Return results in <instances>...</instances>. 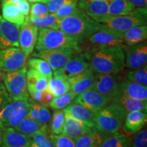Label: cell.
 <instances>
[{"instance_id": "obj_1", "label": "cell", "mask_w": 147, "mask_h": 147, "mask_svg": "<svg viewBox=\"0 0 147 147\" xmlns=\"http://www.w3.org/2000/svg\"><path fill=\"white\" fill-rule=\"evenodd\" d=\"M123 45L96 46L84 52L89 67L95 73L115 74L119 73L125 67V53Z\"/></svg>"}, {"instance_id": "obj_2", "label": "cell", "mask_w": 147, "mask_h": 147, "mask_svg": "<svg viewBox=\"0 0 147 147\" xmlns=\"http://www.w3.org/2000/svg\"><path fill=\"white\" fill-rule=\"evenodd\" d=\"M104 25L92 19L84 11L79 9L75 14L61 19L59 29L81 42L102 29Z\"/></svg>"}, {"instance_id": "obj_3", "label": "cell", "mask_w": 147, "mask_h": 147, "mask_svg": "<svg viewBox=\"0 0 147 147\" xmlns=\"http://www.w3.org/2000/svg\"><path fill=\"white\" fill-rule=\"evenodd\" d=\"M127 111L119 104L112 102L95 114L93 125L95 129L109 136L120 129Z\"/></svg>"}, {"instance_id": "obj_4", "label": "cell", "mask_w": 147, "mask_h": 147, "mask_svg": "<svg viewBox=\"0 0 147 147\" xmlns=\"http://www.w3.org/2000/svg\"><path fill=\"white\" fill-rule=\"evenodd\" d=\"M80 42L69 36L60 29L40 28L38 30L36 51L53 50L58 49H72L78 53L81 52Z\"/></svg>"}, {"instance_id": "obj_5", "label": "cell", "mask_w": 147, "mask_h": 147, "mask_svg": "<svg viewBox=\"0 0 147 147\" xmlns=\"http://www.w3.org/2000/svg\"><path fill=\"white\" fill-rule=\"evenodd\" d=\"M146 7L134 9L130 15L108 16L101 23L121 33H124L132 27L146 25Z\"/></svg>"}, {"instance_id": "obj_6", "label": "cell", "mask_w": 147, "mask_h": 147, "mask_svg": "<svg viewBox=\"0 0 147 147\" xmlns=\"http://www.w3.org/2000/svg\"><path fill=\"white\" fill-rule=\"evenodd\" d=\"M26 73V67L16 71L3 72V84L13 100H27L30 98L27 91Z\"/></svg>"}, {"instance_id": "obj_7", "label": "cell", "mask_w": 147, "mask_h": 147, "mask_svg": "<svg viewBox=\"0 0 147 147\" xmlns=\"http://www.w3.org/2000/svg\"><path fill=\"white\" fill-rule=\"evenodd\" d=\"M76 50L72 49H58L53 50L36 51L33 53L34 57L41 58L45 60L51 65L53 71L63 67L75 55L78 54Z\"/></svg>"}, {"instance_id": "obj_8", "label": "cell", "mask_w": 147, "mask_h": 147, "mask_svg": "<svg viewBox=\"0 0 147 147\" xmlns=\"http://www.w3.org/2000/svg\"><path fill=\"white\" fill-rule=\"evenodd\" d=\"M26 67V57L18 47L0 50V67L3 72L16 71Z\"/></svg>"}, {"instance_id": "obj_9", "label": "cell", "mask_w": 147, "mask_h": 147, "mask_svg": "<svg viewBox=\"0 0 147 147\" xmlns=\"http://www.w3.org/2000/svg\"><path fill=\"white\" fill-rule=\"evenodd\" d=\"M38 27L29 23L26 18L20 26L18 47L26 58L34 52L38 40Z\"/></svg>"}, {"instance_id": "obj_10", "label": "cell", "mask_w": 147, "mask_h": 147, "mask_svg": "<svg viewBox=\"0 0 147 147\" xmlns=\"http://www.w3.org/2000/svg\"><path fill=\"white\" fill-rule=\"evenodd\" d=\"M125 53V66L129 69L139 68L147 62V44L144 41L133 46L123 45Z\"/></svg>"}, {"instance_id": "obj_11", "label": "cell", "mask_w": 147, "mask_h": 147, "mask_svg": "<svg viewBox=\"0 0 147 147\" xmlns=\"http://www.w3.org/2000/svg\"><path fill=\"white\" fill-rule=\"evenodd\" d=\"M117 74L95 73L94 82L91 89L109 97L112 100L117 93L120 82Z\"/></svg>"}, {"instance_id": "obj_12", "label": "cell", "mask_w": 147, "mask_h": 147, "mask_svg": "<svg viewBox=\"0 0 147 147\" xmlns=\"http://www.w3.org/2000/svg\"><path fill=\"white\" fill-rule=\"evenodd\" d=\"M74 103L80 104L93 113H96L111 102L109 97L93 89H89L77 95Z\"/></svg>"}, {"instance_id": "obj_13", "label": "cell", "mask_w": 147, "mask_h": 147, "mask_svg": "<svg viewBox=\"0 0 147 147\" xmlns=\"http://www.w3.org/2000/svg\"><path fill=\"white\" fill-rule=\"evenodd\" d=\"M89 42L100 47L121 46L124 44L123 33L110 29L104 25L102 29L88 38Z\"/></svg>"}, {"instance_id": "obj_14", "label": "cell", "mask_w": 147, "mask_h": 147, "mask_svg": "<svg viewBox=\"0 0 147 147\" xmlns=\"http://www.w3.org/2000/svg\"><path fill=\"white\" fill-rule=\"evenodd\" d=\"M110 0H78V8L89 17L100 23L108 16Z\"/></svg>"}, {"instance_id": "obj_15", "label": "cell", "mask_w": 147, "mask_h": 147, "mask_svg": "<svg viewBox=\"0 0 147 147\" xmlns=\"http://www.w3.org/2000/svg\"><path fill=\"white\" fill-rule=\"evenodd\" d=\"M19 28L0 15V50L8 47H18Z\"/></svg>"}, {"instance_id": "obj_16", "label": "cell", "mask_w": 147, "mask_h": 147, "mask_svg": "<svg viewBox=\"0 0 147 147\" xmlns=\"http://www.w3.org/2000/svg\"><path fill=\"white\" fill-rule=\"evenodd\" d=\"M95 129V128L93 124L84 122L74 119L69 116L65 115V123L62 134L74 140Z\"/></svg>"}, {"instance_id": "obj_17", "label": "cell", "mask_w": 147, "mask_h": 147, "mask_svg": "<svg viewBox=\"0 0 147 147\" xmlns=\"http://www.w3.org/2000/svg\"><path fill=\"white\" fill-rule=\"evenodd\" d=\"M89 67V63L83 53L75 55L63 67L55 71L68 79L85 71Z\"/></svg>"}, {"instance_id": "obj_18", "label": "cell", "mask_w": 147, "mask_h": 147, "mask_svg": "<svg viewBox=\"0 0 147 147\" xmlns=\"http://www.w3.org/2000/svg\"><path fill=\"white\" fill-rule=\"evenodd\" d=\"M95 72L89 67L85 71L79 74L68 78L70 86L69 91L74 93L76 95L91 89L94 82Z\"/></svg>"}, {"instance_id": "obj_19", "label": "cell", "mask_w": 147, "mask_h": 147, "mask_svg": "<svg viewBox=\"0 0 147 147\" xmlns=\"http://www.w3.org/2000/svg\"><path fill=\"white\" fill-rule=\"evenodd\" d=\"M123 94L131 98L147 101V87L135 83L128 80H120L118 91L116 95Z\"/></svg>"}, {"instance_id": "obj_20", "label": "cell", "mask_w": 147, "mask_h": 147, "mask_svg": "<svg viewBox=\"0 0 147 147\" xmlns=\"http://www.w3.org/2000/svg\"><path fill=\"white\" fill-rule=\"evenodd\" d=\"M147 111L134 110L127 114L123 125V130L126 134H133L142 129L146 123Z\"/></svg>"}, {"instance_id": "obj_21", "label": "cell", "mask_w": 147, "mask_h": 147, "mask_svg": "<svg viewBox=\"0 0 147 147\" xmlns=\"http://www.w3.org/2000/svg\"><path fill=\"white\" fill-rule=\"evenodd\" d=\"M31 138L12 127H5L1 147H30Z\"/></svg>"}, {"instance_id": "obj_22", "label": "cell", "mask_w": 147, "mask_h": 147, "mask_svg": "<svg viewBox=\"0 0 147 147\" xmlns=\"http://www.w3.org/2000/svg\"><path fill=\"white\" fill-rule=\"evenodd\" d=\"M47 90L54 97L65 94L70 90L68 79L53 71L52 78L49 80Z\"/></svg>"}, {"instance_id": "obj_23", "label": "cell", "mask_w": 147, "mask_h": 147, "mask_svg": "<svg viewBox=\"0 0 147 147\" xmlns=\"http://www.w3.org/2000/svg\"><path fill=\"white\" fill-rule=\"evenodd\" d=\"M27 91H44L47 89L49 79L34 69L29 68L26 73Z\"/></svg>"}, {"instance_id": "obj_24", "label": "cell", "mask_w": 147, "mask_h": 147, "mask_svg": "<svg viewBox=\"0 0 147 147\" xmlns=\"http://www.w3.org/2000/svg\"><path fill=\"white\" fill-rule=\"evenodd\" d=\"M63 113L65 115L69 116L74 119L93 124V119L95 113H92L80 104L74 102L71 103L67 107L63 108Z\"/></svg>"}, {"instance_id": "obj_25", "label": "cell", "mask_w": 147, "mask_h": 147, "mask_svg": "<svg viewBox=\"0 0 147 147\" xmlns=\"http://www.w3.org/2000/svg\"><path fill=\"white\" fill-rule=\"evenodd\" d=\"M111 102L119 104L126 110L127 113L134 111V110L147 111V101H142L131 98L121 93L116 95L112 99Z\"/></svg>"}, {"instance_id": "obj_26", "label": "cell", "mask_w": 147, "mask_h": 147, "mask_svg": "<svg viewBox=\"0 0 147 147\" xmlns=\"http://www.w3.org/2000/svg\"><path fill=\"white\" fill-rule=\"evenodd\" d=\"M147 38L146 25H138L123 33V39L127 46H133L146 41Z\"/></svg>"}, {"instance_id": "obj_27", "label": "cell", "mask_w": 147, "mask_h": 147, "mask_svg": "<svg viewBox=\"0 0 147 147\" xmlns=\"http://www.w3.org/2000/svg\"><path fill=\"white\" fill-rule=\"evenodd\" d=\"M27 117L38 121L43 125H49L52 115L47 106L42 105L32 100V104Z\"/></svg>"}, {"instance_id": "obj_28", "label": "cell", "mask_w": 147, "mask_h": 147, "mask_svg": "<svg viewBox=\"0 0 147 147\" xmlns=\"http://www.w3.org/2000/svg\"><path fill=\"white\" fill-rule=\"evenodd\" d=\"M14 129L24 135L31 138L34 134L38 131H49V125H43L38 121L26 117L22 119L18 125Z\"/></svg>"}, {"instance_id": "obj_29", "label": "cell", "mask_w": 147, "mask_h": 147, "mask_svg": "<svg viewBox=\"0 0 147 147\" xmlns=\"http://www.w3.org/2000/svg\"><path fill=\"white\" fill-rule=\"evenodd\" d=\"M108 136L95 129L75 140L76 147H99Z\"/></svg>"}, {"instance_id": "obj_30", "label": "cell", "mask_w": 147, "mask_h": 147, "mask_svg": "<svg viewBox=\"0 0 147 147\" xmlns=\"http://www.w3.org/2000/svg\"><path fill=\"white\" fill-rule=\"evenodd\" d=\"M2 17L10 23L21 26L25 20V16L20 12L15 4L2 2L1 5Z\"/></svg>"}, {"instance_id": "obj_31", "label": "cell", "mask_w": 147, "mask_h": 147, "mask_svg": "<svg viewBox=\"0 0 147 147\" xmlns=\"http://www.w3.org/2000/svg\"><path fill=\"white\" fill-rule=\"evenodd\" d=\"M135 6L129 0H110L108 16L130 15Z\"/></svg>"}, {"instance_id": "obj_32", "label": "cell", "mask_w": 147, "mask_h": 147, "mask_svg": "<svg viewBox=\"0 0 147 147\" xmlns=\"http://www.w3.org/2000/svg\"><path fill=\"white\" fill-rule=\"evenodd\" d=\"M25 18L32 25L38 28H50L59 29L60 19L54 13H49L43 17H31L27 16Z\"/></svg>"}, {"instance_id": "obj_33", "label": "cell", "mask_w": 147, "mask_h": 147, "mask_svg": "<svg viewBox=\"0 0 147 147\" xmlns=\"http://www.w3.org/2000/svg\"><path fill=\"white\" fill-rule=\"evenodd\" d=\"M99 147H131V140L125 134L117 131L108 136Z\"/></svg>"}, {"instance_id": "obj_34", "label": "cell", "mask_w": 147, "mask_h": 147, "mask_svg": "<svg viewBox=\"0 0 147 147\" xmlns=\"http://www.w3.org/2000/svg\"><path fill=\"white\" fill-rule=\"evenodd\" d=\"M32 101V100L30 98L27 99V100H23V99L12 100L0 111V122L2 123L5 120H6L11 115V114L18 108L30 105Z\"/></svg>"}, {"instance_id": "obj_35", "label": "cell", "mask_w": 147, "mask_h": 147, "mask_svg": "<svg viewBox=\"0 0 147 147\" xmlns=\"http://www.w3.org/2000/svg\"><path fill=\"white\" fill-rule=\"evenodd\" d=\"M27 65L29 68L34 69L35 70L38 71L49 80L52 78L53 70L51 65L45 60L41 58L32 57L27 61Z\"/></svg>"}, {"instance_id": "obj_36", "label": "cell", "mask_w": 147, "mask_h": 147, "mask_svg": "<svg viewBox=\"0 0 147 147\" xmlns=\"http://www.w3.org/2000/svg\"><path fill=\"white\" fill-rule=\"evenodd\" d=\"M31 104H32V103H31ZM31 104L29 106L18 108V109L14 110L13 113L11 114L10 117L6 120H5L3 122L1 123L5 127L15 128L18 125V123L21 122L22 119H23L27 116Z\"/></svg>"}, {"instance_id": "obj_37", "label": "cell", "mask_w": 147, "mask_h": 147, "mask_svg": "<svg viewBox=\"0 0 147 147\" xmlns=\"http://www.w3.org/2000/svg\"><path fill=\"white\" fill-rule=\"evenodd\" d=\"M76 96L74 93L69 91L60 96L53 97L48 106L55 110H62L72 103Z\"/></svg>"}, {"instance_id": "obj_38", "label": "cell", "mask_w": 147, "mask_h": 147, "mask_svg": "<svg viewBox=\"0 0 147 147\" xmlns=\"http://www.w3.org/2000/svg\"><path fill=\"white\" fill-rule=\"evenodd\" d=\"M127 80L141 84L147 86V65L146 64L139 68L130 69L126 74Z\"/></svg>"}, {"instance_id": "obj_39", "label": "cell", "mask_w": 147, "mask_h": 147, "mask_svg": "<svg viewBox=\"0 0 147 147\" xmlns=\"http://www.w3.org/2000/svg\"><path fill=\"white\" fill-rule=\"evenodd\" d=\"M64 123H65V114L63 110H55L51 117L50 130L51 134L58 135L62 134Z\"/></svg>"}, {"instance_id": "obj_40", "label": "cell", "mask_w": 147, "mask_h": 147, "mask_svg": "<svg viewBox=\"0 0 147 147\" xmlns=\"http://www.w3.org/2000/svg\"><path fill=\"white\" fill-rule=\"evenodd\" d=\"M48 132L49 131H40L34 134L31 137L30 147H54Z\"/></svg>"}, {"instance_id": "obj_41", "label": "cell", "mask_w": 147, "mask_h": 147, "mask_svg": "<svg viewBox=\"0 0 147 147\" xmlns=\"http://www.w3.org/2000/svg\"><path fill=\"white\" fill-rule=\"evenodd\" d=\"M49 138L54 147H76L74 140L63 134L58 135L51 134Z\"/></svg>"}, {"instance_id": "obj_42", "label": "cell", "mask_w": 147, "mask_h": 147, "mask_svg": "<svg viewBox=\"0 0 147 147\" xmlns=\"http://www.w3.org/2000/svg\"><path fill=\"white\" fill-rule=\"evenodd\" d=\"M78 0H74L71 3L63 5L60 8H59L54 14H55V15L60 20L75 14L80 9L78 6Z\"/></svg>"}, {"instance_id": "obj_43", "label": "cell", "mask_w": 147, "mask_h": 147, "mask_svg": "<svg viewBox=\"0 0 147 147\" xmlns=\"http://www.w3.org/2000/svg\"><path fill=\"white\" fill-rule=\"evenodd\" d=\"M49 14V10L47 5L45 3L35 2L32 5L30 10L31 17H43Z\"/></svg>"}, {"instance_id": "obj_44", "label": "cell", "mask_w": 147, "mask_h": 147, "mask_svg": "<svg viewBox=\"0 0 147 147\" xmlns=\"http://www.w3.org/2000/svg\"><path fill=\"white\" fill-rule=\"evenodd\" d=\"M131 147H147L146 128L138 131L131 142Z\"/></svg>"}, {"instance_id": "obj_45", "label": "cell", "mask_w": 147, "mask_h": 147, "mask_svg": "<svg viewBox=\"0 0 147 147\" xmlns=\"http://www.w3.org/2000/svg\"><path fill=\"white\" fill-rule=\"evenodd\" d=\"M74 0H50L47 3L49 13H55L57 10L63 5L71 3Z\"/></svg>"}, {"instance_id": "obj_46", "label": "cell", "mask_w": 147, "mask_h": 147, "mask_svg": "<svg viewBox=\"0 0 147 147\" xmlns=\"http://www.w3.org/2000/svg\"><path fill=\"white\" fill-rule=\"evenodd\" d=\"M13 99L8 94L4 85L0 86V111L4 106Z\"/></svg>"}, {"instance_id": "obj_47", "label": "cell", "mask_w": 147, "mask_h": 147, "mask_svg": "<svg viewBox=\"0 0 147 147\" xmlns=\"http://www.w3.org/2000/svg\"><path fill=\"white\" fill-rule=\"evenodd\" d=\"M15 5L24 16H29V12H30V4L27 0H21Z\"/></svg>"}, {"instance_id": "obj_48", "label": "cell", "mask_w": 147, "mask_h": 147, "mask_svg": "<svg viewBox=\"0 0 147 147\" xmlns=\"http://www.w3.org/2000/svg\"><path fill=\"white\" fill-rule=\"evenodd\" d=\"M53 95L51 94L49 91H48L47 90H45V91H43V95H42V98L41 102H40V104H42V105L48 106H49V104L51 102V100H53Z\"/></svg>"}, {"instance_id": "obj_49", "label": "cell", "mask_w": 147, "mask_h": 147, "mask_svg": "<svg viewBox=\"0 0 147 147\" xmlns=\"http://www.w3.org/2000/svg\"><path fill=\"white\" fill-rule=\"evenodd\" d=\"M134 6L146 7L147 0H129Z\"/></svg>"}, {"instance_id": "obj_50", "label": "cell", "mask_w": 147, "mask_h": 147, "mask_svg": "<svg viewBox=\"0 0 147 147\" xmlns=\"http://www.w3.org/2000/svg\"><path fill=\"white\" fill-rule=\"evenodd\" d=\"M5 127L3 125V124L0 122V147H1V145H2V142H3V134H4Z\"/></svg>"}, {"instance_id": "obj_51", "label": "cell", "mask_w": 147, "mask_h": 147, "mask_svg": "<svg viewBox=\"0 0 147 147\" xmlns=\"http://www.w3.org/2000/svg\"><path fill=\"white\" fill-rule=\"evenodd\" d=\"M20 1H21V0H2V2H7L13 3V4H16V3Z\"/></svg>"}, {"instance_id": "obj_52", "label": "cell", "mask_w": 147, "mask_h": 147, "mask_svg": "<svg viewBox=\"0 0 147 147\" xmlns=\"http://www.w3.org/2000/svg\"><path fill=\"white\" fill-rule=\"evenodd\" d=\"M3 71L1 70V67H0V86L4 85V84H3Z\"/></svg>"}, {"instance_id": "obj_53", "label": "cell", "mask_w": 147, "mask_h": 147, "mask_svg": "<svg viewBox=\"0 0 147 147\" xmlns=\"http://www.w3.org/2000/svg\"><path fill=\"white\" fill-rule=\"evenodd\" d=\"M27 1H29V2H32V3L40 2V0H27Z\"/></svg>"}, {"instance_id": "obj_54", "label": "cell", "mask_w": 147, "mask_h": 147, "mask_svg": "<svg viewBox=\"0 0 147 147\" xmlns=\"http://www.w3.org/2000/svg\"><path fill=\"white\" fill-rule=\"evenodd\" d=\"M50 1V0H40V2H42V3H47L48 1Z\"/></svg>"}]
</instances>
